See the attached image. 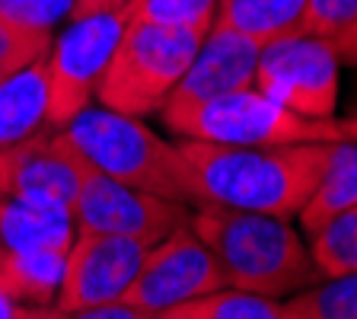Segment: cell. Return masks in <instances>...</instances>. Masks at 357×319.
Masks as SVG:
<instances>
[{
  "label": "cell",
  "instance_id": "28",
  "mask_svg": "<svg viewBox=\"0 0 357 319\" xmlns=\"http://www.w3.org/2000/svg\"><path fill=\"white\" fill-rule=\"evenodd\" d=\"M0 208H3V205H0Z\"/></svg>",
  "mask_w": 357,
  "mask_h": 319
},
{
  "label": "cell",
  "instance_id": "15",
  "mask_svg": "<svg viewBox=\"0 0 357 319\" xmlns=\"http://www.w3.org/2000/svg\"><path fill=\"white\" fill-rule=\"evenodd\" d=\"M306 0H220L214 26L243 32L259 45L300 36Z\"/></svg>",
  "mask_w": 357,
  "mask_h": 319
},
{
  "label": "cell",
  "instance_id": "22",
  "mask_svg": "<svg viewBox=\"0 0 357 319\" xmlns=\"http://www.w3.org/2000/svg\"><path fill=\"white\" fill-rule=\"evenodd\" d=\"M67 319H156V313L144 310V306H137V304H128V300H112V304H99V306L67 313Z\"/></svg>",
  "mask_w": 357,
  "mask_h": 319
},
{
  "label": "cell",
  "instance_id": "18",
  "mask_svg": "<svg viewBox=\"0 0 357 319\" xmlns=\"http://www.w3.org/2000/svg\"><path fill=\"white\" fill-rule=\"evenodd\" d=\"M310 255L322 278L357 275V205L312 233Z\"/></svg>",
  "mask_w": 357,
  "mask_h": 319
},
{
  "label": "cell",
  "instance_id": "27",
  "mask_svg": "<svg viewBox=\"0 0 357 319\" xmlns=\"http://www.w3.org/2000/svg\"><path fill=\"white\" fill-rule=\"evenodd\" d=\"M338 125H342L344 141H357V115H348V119H338Z\"/></svg>",
  "mask_w": 357,
  "mask_h": 319
},
{
  "label": "cell",
  "instance_id": "8",
  "mask_svg": "<svg viewBox=\"0 0 357 319\" xmlns=\"http://www.w3.org/2000/svg\"><path fill=\"white\" fill-rule=\"evenodd\" d=\"M70 221L80 233H112L153 246L178 223H188V205L121 186L86 166L70 205Z\"/></svg>",
  "mask_w": 357,
  "mask_h": 319
},
{
  "label": "cell",
  "instance_id": "17",
  "mask_svg": "<svg viewBox=\"0 0 357 319\" xmlns=\"http://www.w3.org/2000/svg\"><path fill=\"white\" fill-rule=\"evenodd\" d=\"M290 319H357V275H335L322 284L290 294L284 304Z\"/></svg>",
  "mask_w": 357,
  "mask_h": 319
},
{
  "label": "cell",
  "instance_id": "7",
  "mask_svg": "<svg viewBox=\"0 0 357 319\" xmlns=\"http://www.w3.org/2000/svg\"><path fill=\"white\" fill-rule=\"evenodd\" d=\"M342 61L319 36H287L268 42L255 67V89L306 119H335Z\"/></svg>",
  "mask_w": 357,
  "mask_h": 319
},
{
  "label": "cell",
  "instance_id": "14",
  "mask_svg": "<svg viewBox=\"0 0 357 319\" xmlns=\"http://www.w3.org/2000/svg\"><path fill=\"white\" fill-rule=\"evenodd\" d=\"M357 205V141H335L328 150L326 170H322L316 188L297 211L300 227L306 233H316L332 217Z\"/></svg>",
  "mask_w": 357,
  "mask_h": 319
},
{
  "label": "cell",
  "instance_id": "1",
  "mask_svg": "<svg viewBox=\"0 0 357 319\" xmlns=\"http://www.w3.org/2000/svg\"><path fill=\"white\" fill-rule=\"evenodd\" d=\"M332 144H281V147H233V144L178 141L188 166L195 205L290 217L303 208L326 170Z\"/></svg>",
  "mask_w": 357,
  "mask_h": 319
},
{
  "label": "cell",
  "instance_id": "16",
  "mask_svg": "<svg viewBox=\"0 0 357 319\" xmlns=\"http://www.w3.org/2000/svg\"><path fill=\"white\" fill-rule=\"evenodd\" d=\"M156 319H290L284 304L239 288H220L156 313Z\"/></svg>",
  "mask_w": 357,
  "mask_h": 319
},
{
  "label": "cell",
  "instance_id": "9",
  "mask_svg": "<svg viewBox=\"0 0 357 319\" xmlns=\"http://www.w3.org/2000/svg\"><path fill=\"white\" fill-rule=\"evenodd\" d=\"M220 288H227L220 262L192 230V223H178L176 230L147 249L121 300L137 304L150 313H163L176 304H185Z\"/></svg>",
  "mask_w": 357,
  "mask_h": 319
},
{
  "label": "cell",
  "instance_id": "20",
  "mask_svg": "<svg viewBox=\"0 0 357 319\" xmlns=\"http://www.w3.org/2000/svg\"><path fill=\"white\" fill-rule=\"evenodd\" d=\"M77 0H0V16L16 26L38 32H54L64 20H70Z\"/></svg>",
  "mask_w": 357,
  "mask_h": 319
},
{
  "label": "cell",
  "instance_id": "26",
  "mask_svg": "<svg viewBox=\"0 0 357 319\" xmlns=\"http://www.w3.org/2000/svg\"><path fill=\"white\" fill-rule=\"evenodd\" d=\"M10 319H67V313H61L58 306H52V304H42V306L26 304V306H16Z\"/></svg>",
  "mask_w": 357,
  "mask_h": 319
},
{
  "label": "cell",
  "instance_id": "6",
  "mask_svg": "<svg viewBox=\"0 0 357 319\" xmlns=\"http://www.w3.org/2000/svg\"><path fill=\"white\" fill-rule=\"evenodd\" d=\"M131 10L121 13H96L67 20V26L52 38L45 54V83H48V112L45 128L61 131L96 96V83L109 64Z\"/></svg>",
  "mask_w": 357,
  "mask_h": 319
},
{
  "label": "cell",
  "instance_id": "25",
  "mask_svg": "<svg viewBox=\"0 0 357 319\" xmlns=\"http://www.w3.org/2000/svg\"><path fill=\"white\" fill-rule=\"evenodd\" d=\"M134 0H77L70 20H80V16H96V13H121V10H131Z\"/></svg>",
  "mask_w": 357,
  "mask_h": 319
},
{
  "label": "cell",
  "instance_id": "23",
  "mask_svg": "<svg viewBox=\"0 0 357 319\" xmlns=\"http://www.w3.org/2000/svg\"><path fill=\"white\" fill-rule=\"evenodd\" d=\"M16 163H20V147L0 150V205L7 198H13L16 186Z\"/></svg>",
  "mask_w": 357,
  "mask_h": 319
},
{
  "label": "cell",
  "instance_id": "19",
  "mask_svg": "<svg viewBox=\"0 0 357 319\" xmlns=\"http://www.w3.org/2000/svg\"><path fill=\"white\" fill-rule=\"evenodd\" d=\"M217 3L220 0H134V20L163 22V26H182V29H204L214 26Z\"/></svg>",
  "mask_w": 357,
  "mask_h": 319
},
{
  "label": "cell",
  "instance_id": "11",
  "mask_svg": "<svg viewBox=\"0 0 357 319\" xmlns=\"http://www.w3.org/2000/svg\"><path fill=\"white\" fill-rule=\"evenodd\" d=\"M261 48L265 45H259L243 32L211 26L188 71L182 74V80L176 83V89L169 93L160 112H178L188 105L208 103V99L227 96V93H236V89L255 87V67H259Z\"/></svg>",
  "mask_w": 357,
  "mask_h": 319
},
{
  "label": "cell",
  "instance_id": "21",
  "mask_svg": "<svg viewBox=\"0 0 357 319\" xmlns=\"http://www.w3.org/2000/svg\"><path fill=\"white\" fill-rule=\"evenodd\" d=\"M357 20V0H306L300 36L332 38Z\"/></svg>",
  "mask_w": 357,
  "mask_h": 319
},
{
  "label": "cell",
  "instance_id": "3",
  "mask_svg": "<svg viewBox=\"0 0 357 319\" xmlns=\"http://www.w3.org/2000/svg\"><path fill=\"white\" fill-rule=\"evenodd\" d=\"M61 131L102 176L160 198L195 205L188 166L178 154V144L156 138V131H150L141 119L112 112L105 105H89Z\"/></svg>",
  "mask_w": 357,
  "mask_h": 319
},
{
  "label": "cell",
  "instance_id": "4",
  "mask_svg": "<svg viewBox=\"0 0 357 319\" xmlns=\"http://www.w3.org/2000/svg\"><path fill=\"white\" fill-rule=\"evenodd\" d=\"M204 36V29H182L131 16L96 83L99 105L131 119L160 112Z\"/></svg>",
  "mask_w": 357,
  "mask_h": 319
},
{
  "label": "cell",
  "instance_id": "5",
  "mask_svg": "<svg viewBox=\"0 0 357 319\" xmlns=\"http://www.w3.org/2000/svg\"><path fill=\"white\" fill-rule=\"evenodd\" d=\"M163 125L182 141L233 144V147H281V144L344 141L338 119H306L275 103L261 89H236L178 112H160Z\"/></svg>",
  "mask_w": 357,
  "mask_h": 319
},
{
  "label": "cell",
  "instance_id": "2",
  "mask_svg": "<svg viewBox=\"0 0 357 319\" xmlns=\"http://www.w3.org/2000/svg\"><path fill=\"white\" fill-rule=\"evenodd\" d=\"M188 223L220 262L227 288L287 300L322 278L310 246L284 217L201 205Z\"/></svg>",
  "mask_w": 357,
  "mask_h": 319
},
{
  "label": "cell",
  "instance_id": "24",
  "mask_svg": "<svg viewBox=\"0 0 357 319\" xmlns=\"http://www.w3.org/2000/svg\"><path fill=\"white\" fill-rule=\"evenodd\" d=\"M328 42H332V48H335V54H338L342 64L357 67V20L351 22V26H344L338 36H332Z\"/></svg>",
  "mask_w": 357,
  "mask_h": 319
},
{
  "label": "cell",
  "instance_id": "12",
  "mask_svg": "<svg viewBox=\"0 0 357 319\" xmlns=\"http://www.w3.org/2000/svg\"><path fill=\"white\" fill-rule=\"evenodd\" d=\"M80 150L67 141L64 131L42 128L36 138L20 144V163H16V198L48 201L70 211L80 188V176L86 170Z\"/></svg>",
  "mask_w": 357,
  "mask_h": 319
},
{
  "label": "cell",
  "instance_id": "13",
  "mask_svg": "<svg viewBox=\"0 0 357 319\" xmlns=\"http://www.w3.org/2000/svg\"><path fill=\"white\" fill-rule=\"evenodd\" d=\"M48 83L45 58L0 80V150L20 147L45 128Z\"/></svg>",
  "mask_w": 357,
  "mask_h": 319
},
{
  "label": "cell",
  "instance_id": "10",
  "mask_svg": "<svg viewBox=\"0 0 357 319\" xmlns=\"http://www.w3.org/2000/svg\"><path fill=\"white\" fill-rule=\"evenodd\" d=\"M150 246L112 233H80L70 239L64 259L54 306L61 313H77L86 306L121 300L131 288L137 268Z\"/></svg>",
  "mask_w": 357,
  "mask_h": 319
}]
</instances>
